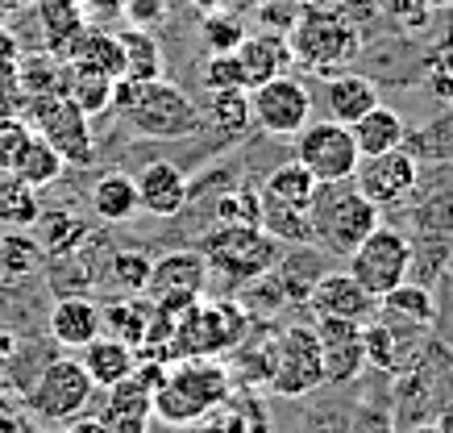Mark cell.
<instances>
[{"label": "cell", "instance_id": "cell-40", "mask_svg": "<svg viewBox=\"0 0 453 433\" xmlns=\"http://www.w3.org/2000/svg\"><path fill=\"white\" fill-rule=\"evenodd\" d=\"M200 84L204 92H229V88H246V75H242V63L237 55H208L200 63Z\"/></svg>", "mask_w": 453, "mask_h": 433}, {"label": "cell", "instance_id": "cell-8", "mask_svg": "<svg viewBox=\"0 0 453 433\" xmlns=\"http://www.w3.org/2000/svg\"><path fill=\"white\" fill-rule=\"evenodd\" d=\"M416 267V242L403 234V229H391V225H374L371 234L362 238L354 254H349V275H354L374 300H383L387 292H395L399 283H408Z\"/></svg>", "mask_w": 453, "mask_h": 433}, {"label": "cell", "instance_id": "cell-19", "mask_svg": "<svg viewBox=\"0 0 453 433\" xmlns=\"http://www.w3.org/2000/svg\"><path fill=\"white\" fill-rule=\"evenodd\" d=\"M46 325H50V337L67 350H83L92 337L104 334V317L92 296H58Z\"/></svg>", "mask_w": 453, "mask_h": 433}, {"label": "cell", "instance_id": "cell-34", "mask_svg": "<svg viewBox=\"0 0 453 433\" xmlns=\"http://www.w3.org/2000/svg\"><path fill=\"white\" fill-rule=\"evenodd\" d=\"M258 229L271 234L275 242H288V246H312V229H308V213H296L279 200H266L258 192Z\"/></svg>", "mask_w": 453, "mask_h": 433}, {"label": "cell", "instance_id": "cell-36", "mask_svg": "<svg viewBox=\"0 0 453 433\" xmlns=\"http://www.w3.org/2000/svg\"><path fill=\"white\" fill-rule=\"evenodd\" d=\"M150 263L154 259L142 251H117L109 259V283L121 296H142L150 283Z\"/></svg>", "mask_w": 453, "mask_h": 433}, {"label": "cell", "instance_id": "cell-52", "mask_svg": "<svg viewBox=\"0 0 453 433\" xmlns=\"http://www.w3.org/2000/svg\"><path fill=\"white\" fill-rule=\"evenodd\" d=\"M192 4H196V9H200V13H220V4H225V0H192Z\"/></svg>", "mask_w": 453, "mask_h": 433}, {"label": "cell", "instance_id": "cell-39", "mask_svg": "<svg viewBox=\"0 0 453 433\" xmlns=\"http://www.w3.org/2000/svg\"><path fill=\"white\" fill-rule=\"evenodd\" d=\"M246 38V26L237 17H225V13H208L200 21V43H204L208 55H234L237 46Z\"/></svg>", "mask_w": 453, "mask_h": 433}, {"label": "cell", "instance_id": "cell-49", "mask_svg": "<svg viewBox=\"0 0 453 433\" xmlns=\"http://www.w3.org/2000/svg\"><path fill=\"white\" fill-rule=\"evenodd\" d=\"M433 88L441 100H453V75H433Z\"/></svg>", "mask_w": 453, "mask_h": 433}, {"label": "cell", "instance_id": "cell-33", "mask_svg": "<svg viewBox=\"0 0 453 433\" xmlns=\"http://www.w3.org/2000/svg\"><path fill=\"white\" fill-rule=\"evenodd\" d=\"M208 126L225 134V138H237L246 134L250 126V88H229V92H208V104L200 109Z\"/></svg>", "mask_w": 453, "mask_h": 433}, {"label": "cell", "instance_id": "cell-48", "mask_svg": "<svg viewBox=\"0 0 453 433\" xmlns=\"http://www.w3.org/2000/svg\"><path fill=\"white\" fill-rule=\"evenodd\" d=\"M13 350H17L13 334H9V329H0V367H4L9 359H13Z\"/></svg>", "mask_w": 453, "mask_h": 433}, {"label": "cell", "instance_id": "cell-3", "mask_svg": "<svg viewBox=\"0 0 453 433\" xmlns=\"http://www.w3.org/2000/svg\"><path fill=\"white\" fill-rule=\"evenodd\" d=\"M291 67H303L308 75H342L362 55V34L345 21L337 9H300V17L288 29Z\"/></svg>", "mask_w": 453, "mask_h": 433}, {"label": "cell", "instance_id": "cell-44", "mask_svg": "<svg viewBox=\"0 0 453 433\" xmlns=\"http://www.w3.org/2000/svg\"><path fill=\"white\" fill-rule=\"evenodd\" d=\"M121 17H129L134 29H154L166 17V0H121Z\"/></svg>", "mask_w": 453, "mask_h": 433}, {"label": "cell", "instance_id": "cell-12", "mask_svg": "<svg viewBox=\"0 0 453 433\" xmlns=\"http://www.w3.org/2000/svg\"><path fill=\"white\" fill-rule=\"evenodd\" d=\"M250 121H258V129L271 138H296L312 121V92L291 75L266 80V84L250 88Z\"/></svg>", "mask_w": 453, "mask_h": 433}, {"label": "cell", "instance_id": "cell-23", "mask_svg": "<svg viewBox=\"0 0 453 433\" xmlns=\"http://www.w3.org/2000/svg\"><path fill=\"white\" fill-rule=\"evenodd\" d=\"M349 134H354L357 154L366 159V154L399 151V146L408 142V121H403L395 109H387V104H374L366 117H357L354 126H349Z\"/></svg>", "mask_w": 453, "mask_h": 433}, {"label": "cell", "instance_id": "cell-26", "mask_svg": "<svg viewBox=\"0 0 453 433\" xmlns=\"http://www.w3.org/2000/svg\"><path fill=\"white\" fill-rule=\"evenodd\" d=\"M92 213L100 221L121 225L129 217H138V183L125 171H104L96 183H92Z\"/></svg>", "mask_w": 453, "mask_h": 433}, {"label": "cell", "instance_id": "cell-54", "mask_svg": "<svg viewBox=\"0 0 453 433\" xmlns=\"http://www.w3.org/2000/svg\"><path fill=\"white\" fill-rule=\"evenodd\" d=\"M428 9H453V0H425Z\"/></svg>", "mask_w": 453, "mask_h": 433}, {"label": "cell", "instance_id": "cell-17", "mask_svg": "<svg viewBox=\"0 0 453 433\" xmlns=\"http://www.w3.org/2000/svg\"><path fill=\"white\" fill-rule=\"evenodd\" d=\"M134 183H138V209L150 217H175L188 205V175L179 163H163V159L146 163Z\"/></svg>", "mask_w": 453, "mask_h": 433}, {"label": "cell", "instance_id": "cell-1", "mask_svg": "<svg viewBox=\"0 0 453 433\" xmlns=\"http://www.w3.org/2000/svg\"><path fill=\"white\" fill-rule=\"evenodd\" d=\"M234 396V371L220 359H175L154 388V417L171 429H192L217 417Z\"/></svg>", "mask_w": 453, "mask_h": 433}, {"label": "cell", "instance_id": "cell-38", "mask_svg": "<svg viewBox=\"0 0 453 433\" xmlns=\"http://www.w3.org/2000/svg\"><path fill=\"white\" fill-rule=\"evenodd\" d=\"M38 263H42V251L34 242V234L13 229V234L0 238V271L4 275H29V271H38Z\"/></svg>", "mask_w": 453, "mask_h": 433}, {"label": "cell", "instance_id": "cell-4", "mask_svg": "<svg viewBox=\"0 0 453 433\" xmlns=\"http://www.w3.org/2000/svg\"><path fill=\"white\" fill-rule=\"evenodd\" d=\"M379 221V209H374L366 196L357 192L354 183H320L308 205V229H312V246H320L325 254H349L362 246V238L371 234Z\"/></svg>", "mask_w": 453, "mask_h": 433}, {"label": "cell", "instance_id": "cell-27", "mask_svg": "<svg viewBox=\"0 0 453 433\" xmlns=\"http://www.w3.org/2000/svg\"><path fill=\"white\" fill-rule=\"evenodd\" d=\"M34 242H38L42 254H50V259H63V254L80 251L83 242H88V225L75 217V213L58 209V213H38V221H34Z\"/></svg>", "mask_w": 453, "mask_h": 433}, {"label": "cell", "instance_id": "cell-32", "mask_svg": "<svg viewBox=\"0 0 453 433\" xmlns=\"http://www.w3.org/2000/svg\"><path fill=\"white\" fill-rule=\"evenodd\" d=\"M121 38V50H125V80H163V46L154 38V29H125L117 34Z\"/></svg>", "mask_w": 453, "mask_h": 433}, {"label": "cell", "instance_id": "cell-29", "mask_svg": "<svg viewBox=\"0 0 453 433\" xmlns=\"http://www.w3.org/2000/svg\"><path fill=\"white\" fill-rule=\"evenodd\" d=\"M63 171H67V163L58 159L55 146H50V142H42L38 134H29V142L21 146V154H17V163H13V171H9V175L38 192V188H50Z\"/></svg>", "mask_w": 453, "mask_h": 433}, {"label": "cell", "instance_id": "cell-55", "mask_svg": "<svg viewBox=\"0 0 453 433\" xmlns=\"http://www.w3.org/2000/svg\"><path fill=\"white\" fill-rule=\"evenodd\" d=\"M9 9H17V0H0V17L9 13Z\"/></svg>", "mask_w": 453, "mask_h": 433}, {"label": "cell", "instance_id": "cell-9", "mask_svg": "<svg viewBox=\"0 0 453 433\" xmlns=\"http://www.w3.org/2000/svg\"><path fill=\"white\" fill-rule=\"evenodd\" d=\"M26 126L34 129L42 142H50L67 167H88V163L96 159L92 117H83L63 92L26 100Z\"/></svg>", "mask_w": 453, "mask_h": 433}, {"label": "cell", "instance_id": "cell-50", "mask_svg": "<svg viewBox=\"0 0 453 433\" xmlns=\"http://www.w3.org/2000/svg\"><path fill=\"white\" fill-rule=\"evenodd\" d=\"M349 0H300V9H342Z\"/></svg>", "mask_w": 453, "mask_h": 433}, {"label": "cell", "instance_id": "cell-53", "mask_svg": "<svg viewBox=\"0 0 453 433\" xmlns=\"http://www.w3.org/2000/svg\"><path fill=\"white\" fill-rule=\"evenodd\" d=\"M437 433H453V405L445 408V413H441L437 417Z\"/></svg>", "mask_w": 453, "mask_h": 433}, {"label": "cell", "instance_id": "cell-10", "mask_svg": "<svg viewBox=\"0 0 453 433\" xmlns=\"http://www.w3.org/2000/svg\"><path fill=\"white\" fill-rule=\"evenodd\" d=\"M325 383V363H320V342L312 325H288L279 337H271V375L266 388L283 400L312 396Z\"/></svg>", "mask_w": 453, "mask_h": 433}, {"label": "cell", "instance_id": "cell-35", "mask_svg": "<svg viewBox=\"0 0 453 433\" xmlns=\"http://www.w3.org/2000/svg\"><path fill=\"white\" fill-rule=\"evenodd\" d=\"M100 317H104V334L121 337L125 346H146V334H150L146 300H112L109 308H100Z\"/></svg>", "mask_w": 453, "mask_h": 433}, {"label": "cell", "instance_id": "cell-20", "mask_svg": "<svg viewBox=\"0 0 453 433\" xmlns=\"http://www.w3.org/2000/svg\"><path fill=\"white\" fill-rule=\"evenodd\" d=\"M374 104H379V88L366 75L342 71V75L325 80V117L337 121V126H354L357 117H366Z\"/></svg>", "mask_w": 453, "mask_h": 433}, {"label": "cell", "instance_id": "cell-41", "mask_svg": "<svg viewBox=\"0 0 453 433\" xmlns=\"http://www.w3.org/2000/svg\"><path fill=\"white\" fill-rule=\"evenodd\" d=\"M379 9H383L387 21L395 29H403V34H420V29H428V21H433V9H428L425 0H383Z\"/></svg>", "mask_w": 453, "mask_h": 433}, {"label": "cell", "instance_id": "cell-31", "mask_svg": "<svg viewBox=\"0 0 453 433\" xmlns=\"http://www.w3.org/2000/svg\"><path fill=\"white\" fill-rule=\"evenodd\" d=\"M13 84L26 100L55 97V92H63V58H55L50 50H42V55H21L13 67Z\"/></svg>", "mask_w": 453, "mask_h": 433}, {"label": "cell", "instance_id": "cell-45", "mask_svg": "<svg viewBox=\"0 0 453 433\" xmlns=\"http://www.w3.org/2000/svg\"><path fill=\"white\" fill-rule=\"evenodd\" d=\"M17 58H21V43L9 26H0V75H13Z\"/></svg>", "mask_w": 453, "mask_h": 433}, {"label": "cell", "instance_id": "cell-18", "mask_svg": "<svg viewBox=\"0 0 453 433\" xmlns=\"http://www.w3.org/2000/svg\"><path fill=\"white\" fill-rule=\"evenodd\" d=\"M234 55H237V63H242L246 88H258V84H266V80H279V75H288V71H291L288 34H275V29L246 34Z\"/></svg>", "mask_w": 453, "mask_h": 433}, {"label": "cell", "instance_id": "cell-22", "mask_svg": "<svg viewBox=\"0 0 453 433\" xmlns=\"http://www.w3.org/2000/svg\"><path fill=\"white\" fill-rule=\"evenodd\" d=\"M38 26H42V34H46V50L67 63L75 38L88 29L83 0H38Z\"/></svg>", "mask_w": 453, "mask_h": 433}, {"label": "cell", "instance_id": "cell-21", "mask_svg": "<svg viewBox=\"0 0 453 433\" xmlns=\"http://www.w3.org/2000/svg\"><path fill=\"white\" fill-rule=\"evenodd\" d=\"M134 363H138L134 346H125L121 337H112V334L92 337V342L80 350V367L88 371V379H92L96 388H112V383L129 379L134 375Z\"/></svg>", "mask_w": 453, "mask_h": 433}, {"label": "cell", "instance_id": "cell-56", "mask_svg": "<svg viewBox=\"0 0 453 433\" xmlns=\"http://www.w3.org/2000/svg\"><path fill=\"white\" fill-rule=\"evenodd\" d=\"M17 4H38V0H17Z\"/></svg>", "mask_w": 453, "mask_h": 433}, {"label": "cell", "instance_id": "cell-28", "mask_svg": "<svg viewBox=\"0 0 453 433\" xmlns=\"http://www.w3.org/2000/svg\"><path fill=\"white\" fill-rule=\"evenodd\" d=\"M379 317H391L399 325H416V329H428L437 321V300L425 283H399L395 292H387L379 300Z\"/></svg>", "mask_w": 453, "mask_h": 433}, {"label": "cell", "instance_id": "cell-51", "mask_svg": "<svg viewBox=\"0 0 453 433\" xmlns=\"http://www.w3.org/2000/svg\"><path fill=\"white\" fill-rule=\"evenodd\" d=\"M395 433H437V425H433V421H420V425H399Z\"/></svg>", "mask_w": 453, "mask_h": 433}, {"label": "cell", "instance_id": "cell-5", "mask_svg": "<svg viewBox=\"0 0 453 433\" xmlns=\"http://www.w3.org/2000/svg\"><path fill=\"white\" fill-rule=\"evenodd\" d=\"M175 342L166 346L171 363L175 359H220L246 337V308L234 300H196L183 308L171 325Z\"/></svg>", "mask_w": 453, "mask_h": 433}, {"label": "cell", "instance_id": "cell-2", "mask_svg": "<svg viewBox=\"0 0 453 433\" xmlns=\"http://www.w3.org/2000/svg\"><path fill=\"white\" fill-rule=\"evenodd\" d=\"M112 112L138 138L171 142V138H192L204 129L200 104H196L183 88L166 84V80H117L112 84Z\"/></svg>", "mask_w": 453, "mask_h": 433}, {"label": "cell", "instance_id": "cell-42", "mask_svg": "<svg viewBox=\"0 0 453 433\" xmlns=\"http://www.w3.org/2000/svg\"><path fill=\"white\" fill-rule=\"evenodd\" d=\"M29 134L34 129L26 126V117H13V112H0V171L9 175L17 163V154H21V146L29 142Z\"/></svg>", "mask_w": 453, "mask_h": 433}, {"label": "cell", "instance_id": "cell-15", "mask_svg": "<svg viewBox=\"0 0 453 433\" xmlns=\"http://www.w3.org/2000/svg\"><path fill=\"white\" fill-rule=\"evenodd\" d=\"M316 342H320V363H325V383H354L366 371V342L362 325L316 317Z\"/></svg>", "mask_w": 453, "mask_h": 433}, {"label": "cell", "instance_id": "cell-25", "mask_svg": "<svg viewBox=\"0 0 453 433\" xmlns=\"http://www.w3.org/2000/svg\"><path fill=\"white\" fill-rule=\"evenodd\" d=\"M67 63H83V67L100 71V75H109V80H125L121 38H117V34H109V29H100V26H88L80 38H75Z\"/></svg>", "mask_w": 453, "mask_h": 433}, {"label": "cell", "instance_id": "cell-16", "mask_svg": "<svg viewBox=\"0 0 453 433\" xmlns=\"http://www.w3.org/2000/svg\"><path fill=\"white\" fill-rule=\"evenodd\" d=\"M96 417L109 425V433H146L154 417V391L134 375L121 379V383L104 388V408Z\"/></svg>", "mask_w": 453, "mask_h": 433}, {"label": "cell", "instance_id": "cell-11", "mask_svg": "<svg viewBox=\"0 0 453 433\" xmlns=\"http://www.w3.org/2000/svg\"><path fill=\"white\" fill-rule=\"evenodd\" d=\"M296 163H300L316 183H345L357 167V146L349 126H337V121H308V126L296 134Z\"/></svg>", "mask_w": 453, "mask_h": 433}, {"label": "cell", "instance_id": "cell-6", "mask_svg": "<svg viewBox=\"0 0 453 433\" xmlns=\"http://www.w3.org/2000/svg\"><path fill=\"white\" fill-rule=\"evenodd\" d=\"M92 396H96V383L88 379L80 359L75 354H58L34 375V383L26 391V408L46 425H67V421L88 413Z\"/></svg>", "mask_w": 453, "mask_h": 433}, {"label": "cell", "instance_id": "cell-30", "mask_svg": "<svg viewBox=\"0 0 453 433\" xmlns=\"http://www.w3.org/2000/svg\"><path fill=\"white\" fill-rule=\"evenodd\" d=\"M316 188H320V183H316L312 175H308V171L291 159V163H279V167L262 180L258 192L266 196V200H279V205H288V209H296V213H308Z\"/></svg>", "mask_w": 453, "mask_h": 433}, {"label": "cell", "instance_id": "cell-47", "mask_svg": "<svg viewBox=\"0 0 453 433\" xmlns=\"http://www.w3.org/2000/svg\"><path fill=\"white\" fill-rule=\"evenodd\" d=\"M63 433H109V425H104L100 417H88V413H83V417L67 421V425H63Z\"/></svg>", "mask_w": 453, "mask_h": 433}, {"label": "cell", "instance_id": "cell-46", "mask_svg": "<svg viewBox=\"0 0 453 433\" xmlns=\"http://www.w3.org/2000/svg\"><path fill=\"white\" fill-rule=\"evenodd\" d=\"M83 17H88V21H92V17L112 21V17H121V0H83Z\"/></svg>", "mask_w": 453, "mask_h": 433}, {"label": "cell", "instance_id": "cell-13", "mask_svg": "<svg viewBox=\"0 0 453 433\" xmlns=\"http://www.w3.org/2000/svg\"><path fill=\"white\" fill-rule=\"evenodd\" d=\"M349 183L371 200L374 209L383 213V209H391V205H403V200L416 192L420 163H416V154L403 151V146H399V151H387V154H366V159H357Z\"/></svg>", "mask_w": 453, "mask_h": 433}, {"label": "cell", "instance_id": "cell-14", "mask_svg": "<svg viewBox=\"0 0 453 433\" xmlns=\"http://www.w3.org/2000/svg\"><path fill=\"white\" fill-rule=\"evenodd\" d=\"M303 305L312 308V317H333V321H354V325H366L379 317V300L349 271H325L308 288Z\"/></svg>", "mask_w": 453, "mask_h": 433}, {"label": "cell", "instance_id": "cell-7", "mask_svg": "<svg viewBox=\"0 0 453 433\" xmlns=\"http://www.w3.org/2000/svg\"><path fill=\"white\" fill-rule=\"evenodd\" d=\"M200 254H204L208 271H220L229 283L246 288V283L275 271L279 242L271 234H262L258 225H220Z\"/></svg>", "mask_w": 453, "mask_h": 433}, {"label": "cell", "instance_id": "cell-43", "mask_svg": "<svg viewBox=\"0 0 453 433\" xmlns=\"http://www.w3.org/2000/svg\"><path fill=\"white\" fill-rule=\"evenodd\" d=\"M217 221L220 225H258V192L242 188V192H234V196H220Z\"/></svg>", "mask_w": 453, "mask_h": 433}, {"label": "cell", "instance_id": "cell-24", "mask_svg": "<svg viewBox=\"0 0 453 433\" xmlns=\"http://www.w3.org/2000/svg\"><path fill=\"white\" fill-rule=\"evenodd\" d=\"M112 84L109 75L83 67V63H63V97L83 112V117H100L112 109Z\"/></svg>", "mask_w": 453, "mask_h": 433}, {"label": "cell", "instance_id": "cell-37", "mask_svg": "<svg viewBox=\"0 0 453 433\" xmlns=\"http://www.w3.org/2000/svg\"><path fill=\"white\" fill-rule=\"evenodd\" d=\"M38 213H42L38 192L9 175V183L0 188V221L9 225V229H29V225L38 221Z\"/></svg>", "mask_w": 453, "mask_h": 433}]
</instances>
